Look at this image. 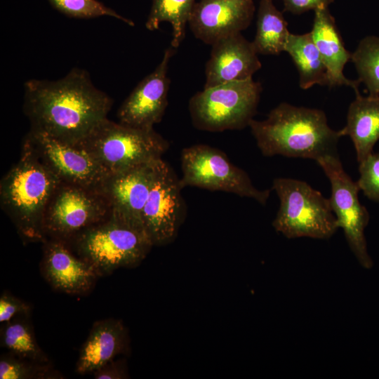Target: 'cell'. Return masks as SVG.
<instances>
[{"label": "cell", "instance_id": "obj_1", "mask_svg": "<svg viewBox=\"0 0 379 379\" xmlns=\"http://www.w3.org/2000/svg\"><path fill=\"white\" fill-rule=\"evenodd\" d=\"M23 110L30 130L76 144L107 118L113 100L93 84L88 72L74 67L54 81L29 79Z\"/></svg>", "mask_w": 379, "mask_h": 379}, {"label": "cell", "instance_id": "obj_2", "mask_svg": "<svg viewBox=\"0 0 379 379\" xmlns=\"http://www.w3.org/2000/svg\"><path fill=\"white\" fill-rule=\"evenodd\" d=\"M257 146L265 157L314 159L338 154L339 138L328 124L321 109L297 107L282 102L272 109L262 121L250 122Z\"/></svg>", "mask_w": 379, "mask_h": 379}, {"label": "cell", "instance_id": "obj_3", "mask_svg": "<svg viewBox=\"0 0 379 379\" xmlns=\"http://www.w3.org/2000/svg\"><path fill=\"white\" fill-rule=\"evenodd\" d=\"M59 182L55 176L24 150L18 161L2 178L1 207L25 239L44 240V212Z\"/></svg>", "mask_w": 379, "mask_h": 379}, {"label": "cell", "instance_id": "obj_4", "mask_svg": "<svg viewBox=\"0 0 379 379\" xmlns=\"http://www.w3.org/2000/svg\"><path fill=\"white\" fill-rule=\"evenodd\" d=\"M76 144L89 154L107 176L161 159L170 145L154 128H134L107 118Z\"/></svg>", "mask_w": 379, "mask_h": 379}, {"label": "cell", "instance_id": "obj_5", "mask_svg": "<svg viewBox=\"0 0 379 379\" xmlns=\"http://www.w3.org/2000/svg\"><path fill=\"white\" fill-rule=\"evenodd\" d=\"M272 188L280 202L272 225L285 237L328 239L339 229L329 199L307 182L277 178Z\"/></svg>", "mask_w": 379, "mask_h": 379}, {"label": "cell", "instance_id": "obj_6", "mask_svg": "<svg viewBox=\"0 0 379 379\" xmlns=\"http://www.w3.org/2000/svg\"><path fill=\"white\" fill-rule=\"evenodd\" d=\"M69 242L97 274L135 265L153 246L144 230L132 227L111 215L65 243Z\"/></svg>", "mask_w": 379, "mask_h": 379}, {"label": "cell", "instance_id": "obj_7", "mask_svg": "<svg viewBox=\"0 0 379 379\" xmlns=\"http://www.w3.org/2000/svg\"><path fill=\"white\" fill-rule=\"evenodd\" d=\"M262 90L260 83L253 78L204 88L189 101L194 126L209 132L248 126L257 112Z\"/></svg>", "mask_w": 379, "mask_h": 379}, {"label": "cell", "instance_id": "obj_8", "mask_svg": "<svg viewBox=\"0 0 379 379\" xmlns=\"http://www.w3.org/2000/svg\"><path fill=\"white\" fill-rule=\"evenodd\" d=\"M111 215L103 190L60 182L46 205L42 230L46 237L67 242Z\"/></svg>", "mask_w": 379, "mask_h": 379}, {"label": "cell", "instance_id": "obj_9", "mask_svg": "<svg viewBox=\"0 0 379 379\" xmlns=\"http://www.w3.org/2000/svg\"><path fill=\"white\" fill-rule=\"evenodd\" d=\"M182 189L197 187L211 191H222L253 199L265 205L270 190L256 188L246 171L233 164L221 150L198 144L184 148L181 153Z\"/></svg>", "mask_w": 379, "mask_h": 379}, {"label": "cell", "instance_id": "obj_10", "mask_svg": "<svg viewBox=\"0 0 379 379\" xmlns=\"http://www.w3.org/2000/svg\"><path fill=\"white\" fill-rule=\"evenodd\" d=\"M318 164L323 169L331 183V194L328 199L339 228H342L350 248L359 263L366 269L373 266L368 253L364 230L370 216L366 208L359 199L360 191L345 171L338 155L319 159Z\"/></svg>", "mask_w": 379, "mask_h": 379}, {"label": "cell", "instance_id": "obj_11", "mask_svg": "<svg viewBox=\"0 0 379 379\" xmlns=\"http://www.w3.org/2000/svg\"><path fill=\"white\" fill-rule=\"evenodd\" d=\"M22 150L30 154L61 182L102 190L107 175L78 144L29 130Z\"/></svg>", "mask_w": 379, "mask_h": 379}, {"label": "cell", "instance_id": "obj_12", "mask_svg": "<svg viewBox=\"0 0 379 379\" xmlns=\"http://www.w3.org/2000/svg\"><path fill=\"white\" fill-rule=\"evenodd\" d=\"M182 190L173 169L160 160L142 212L143 227L153 246L167 244L177 235L186 213Z\"/></svg>", "mask_w": 379, "mask_h": 379}, {"label": "cell", "instance_id": "obj_13", "mask_svg": "<svg viewBox=\"0 0 379 379\" xmlns=\"http://www.w3.org/2000/svg\"><path fill=\"white\" fill-rule=\"evenodd\" d=\"M175 48L168 47L155 69L132 91L118 109L119 122L128 126L152 129L159 123L168 105L170 79L168 68Z\"/></svg>", "mask_w": 379, "mask_h": 379}, {"label": "cell", "instance_id": "obj_14", "mask_svg": "<svg viewBox=\"0 0 379 379\" xmlns=\"http://www.w3.org/2000/svg\"><path fill=\"white\" fill-rule=\"evenodd\" d=\"M161 159L107 176L102 190L109 201L112 217L145 231L142 212Z\"/></svg>", "mask_w": 379, "mask_h": 379}, {"label": "cell", "instance_id": "obj_15", "mask_svg": "<svg viewBox=\"0 0 379 379\" xmlns=\"http://www.w3.org/2000/svg\"><path fill=\"white\" fill-rule=\"evenodd\" d=\"M254 12L253 0H201L195 3L188 23L196 38L211 46L246 29Z\"/></svg>", "mask_w": 379, "mask_h": 379}, {"label": "cell", "instance_id": "obj_16", "mask_svg": "<svg viewBox=\"0 0 379 379\" xmlns=\"http://www.w3.org/2000/svg\"><path fill=\"white\" fill-rule=\"evenodd\" d=\"M211 46L205 67L204 88L252 78L261 68L253 43L241 32L221 38Z\"/></svg>", "mask_w": 379, "mask_h": 379}, {"label": "cell", "instance_id": "obj_17", "mask_svg": "<svg viewBox=\"0 0 379 379\" xmlns=\"http://www.w3.org/2000/svg\"><path fill=\"white\" fill-rule=\"evenodd\" d=\"M46 240L44 265L46 276L52 286L69 293L88 290L97 274L94 268L77 257L64 241Z\"/></svg>", "mask_w": 379, "mask_h": 379}, {"label": "cell", "instance_id": "obj_18", "mask_svg": "<svg viewBox=\"0 0 379 379\" xmlns=\"http://www.w3.org/2000/svg\"><path fill=\"white\" fill-rule=\"evenodd\" d=\"M310 32L327 68L328 87L345 85L353 88L354 92L359 91V81L349 79L343 74L345 65L351 61L352 53L345 48L335 18L328 7H321L314 11Z\"/></svg>", "mask_w": 379, "mask_h": 379}, {"label": "cell", "instance_id": "obj_19", "mask_svg": "<svg viewBox=\"0 0 379 379\" xmlns=\"http://www.w3.org/2000/svg\"><path fill=\"white\" fill-rule=\"evenodd\" d=\"M355 94L348 107L346 125L338 133L351 138L359 163L373 152L379 140V95L362 96L359 91Z\"/></svg>", "mask_w": 379, "mask_h": 379}, {"label": "cell", "instance_id": "obj_20", "mask_svg": "<svg viewBox=\"0 0 379 379\" xmlns=\"http://www.w3.org/2000/svg\"><path fill=\"white\" fill-rule=\"evenodd\" d=\"M124 333L119 321L97 322L81 348L77 371L81 374L92 373L108 364L121 350Z\"/></svg>", "mask_w": 379, "mask_h": 379}, {"label": "cell", "instance_id": "obj_21", "mask_svg": "<svg viewBox=\"0 0 379 379\" xmlns=\"http://www.w3.org/2000/svg\"><path fill=\"white\" fill-rule=\"evenodd\" d=\"M284 51L291 56L298 69L302 89L314 85L329 86L327 68L310 32L303 34L290 33Z\"/></svg>", "mask_w": 379, "mask_h": 379}, {"label": "cell", "instance_id": "obj_22", "mask_svg": "<svg viewBox=\"0 0 379 379\" xmlns=\"http://www.w3.org/2000/svg\"><path fill=\"white\" fill-rule=\"evenodd\" d=\"M290 32L288 23L272 0H260L257 28L252 41L258 54L279 55L285 51Z\"/></svg>", "mask_w": 379, "mask_h": 379}, {"label": "cell", "instance_id": "obj_23", "mask_svg": "<svg viewBox=\"0 0 379 379\" xmlns=\"http://www.w3.org/2000/svg\"><path fill=\"white\" fill-rule=\"evenodd\" d=\"M195 0H152V7L145 27L150 31L157 30L162 22H168L172 27L171 45L178 48L185 36Z\"/></svg>", "mask_w": 379, "mask_h": 379}, {"label": "cell", "instance_id": "obj_24", "mask_svg": "<svg viewBox=\"0 0 379 379\" xmlns=\"http://www.w3.org/2000/svg\"><path fill=\"white\" fill-rule=\"evenodd\" d=\"M351 61L356 68L357 80L365 85L368 94L379 95V36L364 37L352 53Z\"/></svg>", "mask_w": 379, "mask_h": 379}, {"label": "cell", "instance_id": "obj_25", "mask_svg": "<svg viewBox=\"0 0 379 379\" xmlns=\"http://www.w3.org/2000/svg\"><path fill=\"white\" fill-rule=\"evenodd\" d=\"M51 6L64 15L76 18H93L110 16L120 20L130 26L134 22L105 6L97 0H48Z\"/></svg>", "mask_w": 379, "mask_h": 379}, {"label": "cell", "instance_id": "obj_26", "mask_svg": "<svg viewBox=\"0 0 379 379\" xmlns=\"http://www.w3.org/2000/svg\"><path fill=\"white\" fill-rule=\"evenodd\" d=\"M4 345L18 355L37 358L40 350L29 327L22 322L8 324L3 333Z\"/></svg>", "mask_w": 379, "mask_h": 379}, {"label": "cell", "instance_id": "obj_27", "mask_svg": "<svg viewBox=\"0 0 379 379\" xmlns=\"http://www.w3.org/2000/svg\"><path fill=\"white\" fill-rule=\"evenodd\" d=\"M359 165V190L369 199L379 202V152L371 153Z\"/></svg>", "mask_w": 379, "mask_h": 379}, {"label": "cell", "instance_id": "obj_28", "mask_svg": "<svg viewBox=\"0 0 379 379\" xmlns=\"http://www.w3.org/2000/svg\"><path fill=\"white\" fill-rule=\"evenodd\" d=\"M33 371L25 364L11 358L0 360L1 379H25L32 375Z\"/></svg>", "mask_w": 379, "mask_h": 379}, {"label": "cell", "instance_id": "obj_29", "mask_svg": "<svg viewBox=\"0 0 379 379\" xmlns=\"http://www.w3.org/2000/svg\"><path fill=\"white\" fill-rule=\"evenodd\" d=\"M284 11L299 15L308 11L328 7L334 0H282Z\"/></svg>", "mask_w": 379, "mask_h": 379}, {"label": "cell", "instance_id": "obj_30", "mask_svg": "<svg viewBox=\"0 0 379 379\" xmlns=\"http://www.w3.org/2000/svg\"><path fill=\"white\" fill-rule=\"evenodd\" d=\"M27 310L25 302L10 295H3L0 298V321H9L15 314Z\"/></svg>", "mask_w": 379, "mask_h": 379}, {"label": "cell", "instance_id": "obj_31", "mask_svg": "<svg viewBox=\"0 0 379 379\" xmlns=\"http://www.w3.org/2000/svg\"><path fill=\"white\" fill-rule=\"evenodd\" d=\"M105 365L94 372L95 378L98 379H119L123 378V374L117 368Z\"/></svg>", "mask_w": 379, "mask_h": 379}]
</instances>
